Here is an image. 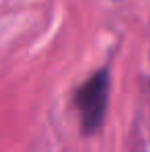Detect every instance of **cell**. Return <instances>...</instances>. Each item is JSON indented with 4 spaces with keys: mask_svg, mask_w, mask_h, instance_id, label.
I'll use <instances>...</instances> for the list:
<instances>
[{
    "mask_svg": "<svg viewBox=\"0 0 150 152\" xmlns=\"http://www.w3.org/2000/svg\"><path fill=\"white\" fill-rule=\"evenodd\" d=\"M107 99H109V74L107 70H99L86 82H82V86L74 95V105L80 115L82 132L91 134L99 129L105 119Z\"/></svg>",
    "mask_w": 150,
    "mask_h": 152,
    "instance_id": "cell-1",
    "label": "cell"
}]
</instances>
